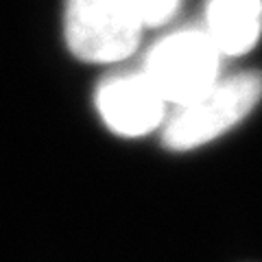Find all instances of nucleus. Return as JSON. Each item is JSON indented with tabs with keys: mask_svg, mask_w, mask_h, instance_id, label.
<instances>
[{
	"mask_svg": "<svg viewBox=\"0 0 262 262\" xmlns=\"http://www.w3.org/2000/svg\"><path fill=\"white\" fill-rule=\"evenodd\" d=\"M262 96L260 72L219 77L214 85L177 107L162 131V144L170 151H190L214 140L247 116Z\"/></svg>",
	"mask_w": 262,
	"mask_h": 262,
	"instance_id": "obj_1",
	"label": "nucleus"
},
{
	"mask_svg": "<svg viewBox=\"0 0 262 262\" xmlns=\"http://www.w3.org/2000/svg\"><path fill=\"white\" fill-rule=\"evenodd\" d=\"M221 57L206 29L188 27L155 42L142 72L158 88L166 105L182 107L219 81Z\"/></svg>",
	"mask_w": 262,
	"mask_h": 262,
	"instance_id": "obj_2",
	"label": "nucleus"
},
{
	"mask_svg": "<svg viewBox=\"0 0 262 262\" xmlns=\"http://www.w3.org/2000/svg\"><path fill=\"white\" fill-rule=\"evenodd\" d=\"M63 31L79 59L116 63L138 48L144 24L122 0H66Z\"/></svg>",
	"mask_w": 262,
	"mask_h": 262,
	"instance_id": "obj_3",
	"label": "nucleus"
},
{
	"mask_svg": "<svg viewBox=\"0 0 262 262\" xmlns=\"http://www.w3.org/2000/svg\"><path fill=\"white\" fill-rule=\"evenodd\" d=\"M96 110L114 134L138 138L158 129L166 101L140 70L105 79L96 90Z\"/></svg>",
	"mask_w": 262,
	"mask_h": 262,
	"instance_id": "obj_4",
	"label": "nucleus"
},
{
	"mask_svg": "<svg viewBox=\"0 0 262 262\" xmlns=\"http://www.w3.org/2000/svg\"><path fill=\"white\" fill-rule=\"evenodd\" d=\"M203 29L223 57L249 53L262 35V0H206Z\"/></svg>",
	"mask_w": 262,
	"mask_h": 262,
	"instance_id": "obj_5",
	"label": "nucleus"
},
{
	"mask_svg": "<svg viewBox=\"0 0 262 262\" xmlns=\"http://www.w3.org/2000/svg\"><path fill=\"white\" fill-rule=\"evenodd\" d=\"M122 3L142 20L144 27H158L177 11L182 0H122Z\"/></svg>",
	"mask_w": 262,
	"mask_h": 262,
	"instance_id": "obj_6",
	"label": "nucleus"
}]
</instances>
